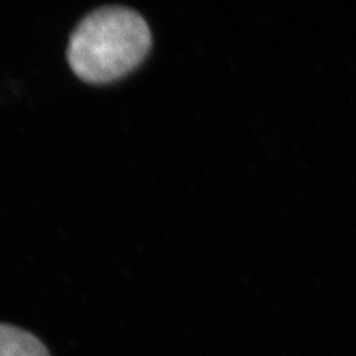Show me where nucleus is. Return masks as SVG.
<instances>
[{"mask_svg": "<svg viewBox=\"0 0 356 356\" xmlns=\"http://www.w3.org/2000/svg\"><path fill=\"white\" fill-rule=\"evenodd\" d=\"M149 26L123 7H103L74 29L67 48L73 72L90 83L113 82L132 72L151 49Z\"/></svg>", "mask_w": 356, "mask_h": 356, "instance_id": "1", "label": "nucleus"}, {"mask_svg": "<svg viewBox=\"0 0 356 356\" xmlns=\"http://www.w3.org/2000/svg\"><path fill=\"white\" fill-rule=\"evenodd\" d=\"M0 356H51L33 334L0 323Z\"/></svg>", "mask_w": 356, "mask_h": 356, "instance_id": "2", "label": "nucleus"}]
</instances>
